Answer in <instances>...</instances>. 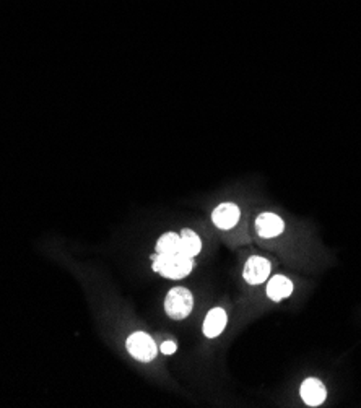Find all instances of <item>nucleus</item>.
I'll return each instance as SVG.
<instances>
[{"instance_id": "1", "label": "nucleus", "mask_w": 361, "mask_h": 408, "mask_svg": "<svg viewBox=\"0 0 361 408\" xmlns=\"http://www.w3.org/2000/svg\"><path fill=\"white\" fill-rule=\"evenodd\" d=\"M192 268H194V261L191 257L182 256L181 252L171 254V256L156 254V257L153 258V270L170 280H181L189 275Z\"/></svg>"}, {"instance_id": "2", "label": "nucleus", "mask_w": 361, "mask_h": 408, "mask_svg": "<svg viewBox=\"0 0 361 408\" xmlns=\"http://www.w3.org/2000/svg\"><path fill=\"white\" fill-rule=\"evenodd\" d=\"M194 309V296L187 288L176 286L168 291L165 300V311L166 314L175 321L186 319Z\"/></svg>"}, {"instance_id": "3", "label": "nucleus", "mask_w": 361, "mask_h": 408, "mask_svg": "<svg viewBox=\"0 0 361 408\" xmlns=\"http://www.w3.org/2000/svg\"><path fill=\"white\" fill-rule=\"evenodd\" d=\"M127 350L135 360L142 363H148L155 360L156 356V343L145 332H133L127 338Z\"/></svg>"}, {"instance_id": "4", "label": "nucleus", "mask_w": 361, "mask_h": 408, "mask_svg": "<svg viewBox=\"0 0 361 408\" xmlns=\"http://www.w3.org/2000/svg\"><path fill=\"white\" fill-rule=\"evenodd\" d=\"M270 275V262L264 257L254 256L244 265V280L249 285H260Z\"/></svg>"}, {"instance_id": "5", "label": "nucleus", "mask_w": 361, "mask_h": 408, "mask_svg": "<svg viewBox=\"0 0 361 408\" xmlns=\"http://www.w3.org/2000/svg\"><path fill=\"white\" fill-rule=\"evenodd\" d=\"M240 208L236 203L226 202L220 203L219 207L215 208L214 213H212V221L216 228L220 230H231V228L236 226V223L240 220Z\"/></svg>"}, {"instance_id": "6", "label": "nucleus", "mask_w": 361, "mask_h": 408, "mask_svg": "<svg viewBox=\"0 0 361 408\" xmlns=\"http://www.w3.org/2000/svg\"><path fill=\"white\" fill-rule=\"evenodd\" d=\"M325 397H327V391L325 386L316 377H309L301 384V399L306 405L309 407H319L324 404Z\"/></svg>"}, {"instance_id": "7", "label": "nucleus", "mask_w": 361, "mask_h": 408, "mask_svg": "<svg viewBox=\"0 0 361 408\" xmlns=\"http://www.w3.org/2000/svg\"><path fill=\"white\" fill-rule=\"evenodd\" d=\"M256 230L262 238H275L283 233L285 223L275 213H262L256 220Z\"/></svg>"}, {"instance_id": "8", "label": "nucleus", "mask_w": 361, "mask_h": 408, "mask_svg": "<svg viewBox=\"0 0 361 408\" xmlns=\"http://www.w3.org/2000/svg\"><path fill=\"white\" fill-rule=\"evenodd\" d=\"M226 321H228V317H226L225 309H221V307L212 309L204 321V335L207 338L219 337L225 330Z\"/></svg>"}, {"instance_id": "9", "label": "nucleus", "mask_w": 361, "mask_h": 408, "mask_svg": "<svg viewBox=\"0 0 361 408\" xmlns=\"http://www.w3.org/2000/svg\"><path fill=\"white\" fill-rule=\"evenodd\" d=\"M291 293H293V283H291L290 278H286L285 275H275L272 277V280L267 285V296L270 298L272 301H281L285 298H288Z\"/></svg>"}, {"instance_id": "10", "label": "nucleus", "mask_w": 361, "mask_h": 408, "mask_svg": "<svg viewBox=\"0 0 361 408\" xmlns=\"http://www.w3.org/2000/svg\"><path fill=\"white\" fill-rule=\"evenodd\" d=\"M179 236H181L179 252L182 254V256L194 258L197 254L202 251L200 238L197 236L192 230H182Z\"/></svg>"}, {"instance_id": "11", "label": "nucleus", "mask_w": 361, "mask_h": 408, "mask_svg": "<svg viewBox=\"0 0 361 408\" xmlns=\"http://www.w3.org/2000/svg\"><path fill=\"white\" fill-rule=\"evenodd\" d=\"M181 247V236L176 233H165L156 242V254H163V256H171V254H177Z\"/></svg>"}, {"instance_id": "12", "label": "nucleus", "mask_w": 361, "mask_h": 408, "mask_svg": "<svg viewBox=\"0 0 361 408\" xmlns=\"http://www.w3.org/2000/svg\"><path fill=\"white\" fill-rule=\"evenodd\" d=\"M177 350V345L175 342H163L161 343V353L163 355H172V353H176Z\"/></svg>"}]
</instances>
